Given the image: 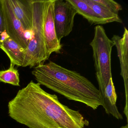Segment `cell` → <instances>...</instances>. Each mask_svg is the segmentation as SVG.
<instances>
[{
  "instance_id": "3957f363",
  "label": "cell",
  "mask_w": 128,
  "mask_h": 128,
  "mask_svg": "<svg viewBox=\"0 0 128 128\" xmlns=\"http://www.w3.org/2000/svg\"><path fill=\"white\" fill-rule=\"evenodd\" d=\"M48 0H32V36L25 50L22 67L44 64L48 60L44 34L45 12Z\"/></svg>"
},
{
  "instance_id": "7a4b0ae2",
  "label": "cell",
  "mask_w": 128,
  "mask_h": 128,
  "mask_svg": "<svg viewBox=\"0 0 128 128\" xmlns=\"http://www.w3.org/2000/svg\"><path fill=\"white\" fill-rule=\"evenodd\" d=\"M38 84L70 100L82 102L93 110L103 104L101 93L88 79L53 61L35 66L32 72Z\"/></svg>"
},
{
  "instance_id": "52a82bcc",
  "label": "cell",
  "mask_w": 128,
  "mask_h": 128,
  "mask_svg": "<svg viewBox=\"0 0 128 128\" xmlns=\"http://www.w3.org/2000/svg\"><path fill=\"white\" fill-rule=\"evenodd\" d=\"M54 0H48L44 23V34L48 58L53 53H60L62 49L60 42L56 35L54 20Z\"/></svg>"
},
{
  "instance_id": "9c48e42d",
  "label": "cell",
  "mask_w": 128,
  "mask_h": 128,
  "mask_svg": "<svg viewBox=\"0 0 128 128\" xmlns=\"http://www.w3.org/2000/svg\"><path fill=\"white\" fill-rule=\"evenodd\" d=\"M106 24L122 23L119 12L122 10L120 4L113 0H84Z\"/></svg>"
},
{
  "instance_id": "5bb4252c",
  "label": "cell",
  "mask_w": 128,
  "mask_h": 128,
  "mask_svg": "<svg viewBox=\"0 0 128 128\" xmlns=\"http://www.w3.org/2000/svg\"><path fill=\"white\" fill-rule=\"evenodd\" d=\"M15 65L10 64L9 68L0 71V82L16 86H20L18 70L14 68Z\"/></svg>"
},
{
  "instance_id": "4fadbf2b",
  "label": "cell",
  "mask_w": 128,
  "mask_h": 128,
  "mask_svg": "<svg viewBox=\"0 0 128 128\" xmlns=\"http://www.w3.org/2000/svg\"><path fill=\"white\" fill-rule=\"evenodd\" d=\"M77 12L92 24H106L105 22L98 15L84 0H68Z\"/></svg>"
},
{
  "instance_id": "9a60e30c",
  "label": "cell",
  "mask_w": 128,
  "mask_h": 128,
  "mask_svg": "<svg viewBox=\"0 0 128 128\" xmlns=\"http://www.w3.org/2000/svg\"><path fill=\"white\" fill-rule=\"evenodd\" d=\"M8 36H9L5 31L4 22L0 4V45L2 41Z\"/></svg>"
},
{
  "instance_id": "6da1fadb",
  "label": "cell",
  "mask_w": 128,
  "mask_h": 128,
  "mask_svg": "<svg viewBox=\"0 0 128 128\" xmlns=\"http://www.w3.org/2000/svg\"><path fill=\"white\" fill-rule=\"evenodd\" d=\"M10 116L29 128H84L89 121L79 111L71 109L57 96L31 81L8 104Z\"/></svg>"
},
{
  "instance_id": "277c9868",
  "label": "cell",
  "mask_w": 128,
  "mask_h": 128,
  "mask_svg": "<svg viewBox=\"0 0 128 128\" xmlns=\"http://www.w3.org/2000/svg\"><path fill=\"white\" fill-rule=\"evenodd\" d=\"M90 45L92 49L99 90L102 97L109 80L112 78L111 52L114 44L108 37L103 27L98 25L94 28V36Z\"/></svg>"
},
{
  "instance_id": "8992f818",
  "label": "cell",
  "mask_w": 128,
  "mask_h": 128,
  "mask_svg": "<svg viewBox=\"0 0 128 128\" xmlns=\"http://www.w3.org/2000/svg\"><path fill=\"white\" fill-rule=\"evenodd\" d=\"M5 31L12 40L26 50L28 44L26 30L13 12L8 0H0Z\"/></svg>"
},
{
  "instance_id": "8fae6325",
  "label": "cell",
  "mask_w": 128,
  "mask_h": 128,
  "mask_svg": "<svg viewBox=\"0 0 128 128\" xmlns=\"http://www.w3.org/2000/svg\"><path fill=\"white\" fill-rule=\"evenodd\" d=\"M1 48L8 56L11 63L22 66L25 55V49L9 36L6 38L0 45Z\"/></svg>"
},
{
  "instance_id": "7c38bea8",
  "label": "cell",
  "mask_w": 128,
  "mask_h": 128,
  "mask_svg": "<svg viewBox=\"0 0 128 128\" xmlns=\"http://www.w3.org/2000/svg\"><path fill=\"white\" fill-rule=\"evenodd\" d=\"M102 106L106 114H111L118 120H123V117L118 110L116 106L117 96L112 78L109 80L102 97Z\"/></svg>"
},
{
  "instance_id": "2e32d148",
  "label": "cell",
  "mask_w": 128,
  "mask_h": 128,
  "mask_svg": "<svg viewBox=\"0 0 128 128\" xmlns=\"http://www.w3.org/2000/svg\"><path fill=\"white\" fill-rule=\"evenodd\" d=\"M120 128H128V124H127L126 126H122Z\"/></svg>"
},
{
  "instance_id": "ba28073f",
  "label": "cell",
  "mask_w": 128,
  "mask_h": 128,
  "mask_svg": "<svg viewBox=\"0 0 128 128\" xmlns=\"http://www.w3.org/2000/svg\"><path fill=\"white\" fill-rule=\"evenodd\" d=\"M122 37L114 35L111 40L116 48L118 55L120 66V75L122 78L125 86L126 104L124 113L126 118H128V31L126 28Z\"/></svg>"
},
{
  "instance_id": "5b68a950",
  "label": "cell",
  "mask_w": 128,
  "mask_h": 128,
  "mask_svg": "<svg viewBox=\"0 0 128 128\" xmlns=\"http://www.w3.org/2000/svg\"><path fill=\"white\" fill-rule=\"evenodd\" d=\"M54 12L56 35L60 42L72 31L77 12L68 0H54Z\"/></svg>"
},
{
  "instance_id": "30bf717a",
  "label": "cell",
  "mask_w": 128,
  "mask_h": 128,
  "mask_svg": "<svg viewBox=\"0 0 128 128\" xmlns=\"http://www.w3.org/2000/svg\"><path fill=\"white\" fill-rule=\"evenodd\" d=\"M32 0H8L17 18L26 30H31L32 26Z\"/></svg>"
}]
</instances>
